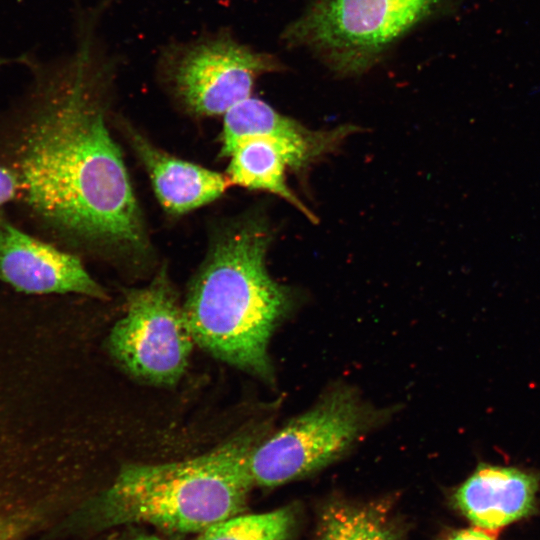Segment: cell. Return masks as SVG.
Segmentation results:
<instances>
[{"label": "cell", "instance_id": "6da1fadb", "mask_svg": "<svg viewBox=\"0 0 540 540\" xmlns=\"http://www.w3.org/2000/svg\"><path fill=\"white\" fill-rule=\"evenodd\" d=\"M109 63L83 35L71 56L38 75L12 149L19 196L64 236L127 252L147 237L102 97Z\"/></svg>", "mask_w": 540, "mask_h": 540}, {"label": "cell", "instance_id": "7a4b0ae2", "mask_svg": "<svg viewBox=\"0 0 540 540\" xmlns=\"http://www.w3.org/2000/svg\"><path fill=\"white\" fill-rule=\"evenodd\" d=\"M270 231L249 220L223 232L191 281L183 304L195 344L217 359L272 382V334L291 308L289 289L265 265Z\"/></svg>", "mask_w": 540, "mask_h": 540}, {"label": "cell", "instance_id": "3957f363", "mask_svg": "<svg viewBox=\"0 0 540 540\" xmlns=\"http://www.w3.org/2000/svg\"><path fill=\"white\" fill-rule=\"evenodd\" d=\"M269 422H252L200 456L170 463L130 464L89 505L98 528L149 524L201 533L242 514L254 487L249 460Z\"/></svg>", "mask_w": 540, "mask_h": 540}, {"label": "cell", "instance_id": "277c9868", "mask_svg": "<svg viewBox=\"0 0 540 540\" xmlns=\"http://www.w3.org/2000/svg\"><path fill=\"white\" fill-rule=\"evenodd\" d=\"M464 0H311L287 24L281 40L304 49L333 74L363 75L407 34L451 16Z\"/></svg>", "mask_w": 540, "mask_h": 540}, {"label": "cell", "instance_id": "5b68a950", "mask_svg": "<svg viewBox=\"0 0 540 540\" xmlns=\"http://www.w3.org/2000/svg\"><path fill=\"white\" fill-rule=\"evenodd\" d=\"M379 418L351 388L332 389L254 448L249 460L254 486H278L323 468L346 453Z\"/></svg>", "mask_w": 540, "mask_h": 540}, {"label": "cell", "instance_id": "8992f818", "mask_svg": "<svg viewBox=\"0 0 540 540\" xmlns=\"http://www.w3.org/2000/svg\"><path fill=\"white\" fill-rule=\"evenodd\" d=\"M194 344L183 305L164 268L147 286L126 293L125 314L108 339L112 356L126 372L164 386L182 377Z\"/></svg>", "mask_w": 540, "mask_h": 540}, {"label": "cell", "instance_id": "52a82bcc", "mask_svg": "<svg viewBox=\"0 0 540 540\" xmlns=\"http://www.w3.org/2000/svg\"><path fill=\"white\" fill-rule=\"evenodd\" d=\"M285 69L277 56L224 33L180 49L169 74L176 95L189 110L214 116L249 98L259 76Z\"/></svg>", "mask_w": 540, "mask_h": 540}, {"label": "cell", "instance_id": "ba28073f", "mask_svg": "<svg viewBox=\"0 0 540 540\" xmlns=\"http://www.w3.org/2000/svg\"><path fill=\"white\" fill-rule=\"evenodd\" d=\"M0 281L26 294L77 293L106 298L76 256L25 233L2 216Z\"/></svg>", "mask_w": 540, "mask_h": 540}, {"label": "cell", "instance_id": "9c48e42d", "mask_svg": "<svg viewBox=\"0 0 540 540\" xmlns=\"http://www.w3.org/2000/svg\"><path fill=\"white\" fill-rule=\"evenodd\" d=\"M537 477L514 467L480 464L455 493L459 509L477 527L497 529L527 515Z\"/></svg>", "mask_w": 540, "mask_h": 540}, {"label": "cell", "instance_id": "30bf717a", "mask_svg": "<svg viewBox=\"0 0 540 540\" xmlns=\"http://www.w3.org/2000/svg\"><path fill=\"white\" fill-rule=\"evenodd\" d=\"M128 135L159 202L170 213L183 214L199 208L226 190L229 179L220 173L171 156L132 129Z\"/></svg>", "mask_w": 540, "mask_h": 540}, {"label": "cell", "instance_id": "8fae6325", "mask_svg": "<svg viewBox=\"0 0 540 540\" xmlns=\"http://www.w3.org/2000/svg\"><path fill=\"white\" fill-rule=\"evenodd\" d=\"M317 155L289 141L252 137L240 141L232 150L227 169L230 182L274 193L299 209L310 220L314 215L293 194L285 181L286 167L300 168Z\"/></svg>", "mask_w": 540, "mask_h": 540}, {"label": "cell", "instance_id": "7c38bea8", "mask_svg": "<svg viewBox=\"0 0 540 540\" xmlns=\"http://www.w3.org/2000/svg\"><path fill=\"white\" fill-rule=\"evenodd\" d=\"M342 130L310 131L297 121L282 115L265 101L250 96L223 115L221 155L228 157L244 139L270 137L305 147L318 156L344 135Z\"/></svg>", "mask_w": 540, "mask_h": 540}, {"label": "cell", "instance_id": "4fadbf2b", "mask_svg": "<svg viewBox=\"0 0 540 540\" xmlns=\"http://www.w3.org/2000/svg\"><path fill=\"white\" fill-rule=\"evenodd\" d=\"M316 540H397L380 505L333 503L322 512Z\"/></svg>", "mask_w": 540, "mask_h": 540}, {"label": "cell", "instance_id": "5bb4252c", "mask_svg": "<svg viewBox=\"0 0 540 540\" xmlns=\"http://www.w3.org/2000/svg\"><path fill=\"white\" fill-rule=\"evenodd\" d=\"M292 506L259 514H239L199 533L196 540H291L295 526Z\"/></svg>", "mask_w": 540, "mask_h": 540}, {"label": "cell", "instance_id": "9a60e30c", "mask_svg": "<svg viewBox=\"0 0 540 540\" xmlns=\"http://www.w3.org/2000/svg\"><path fill=\"white\" fill-rule=\"evenodd\" d=\"M46 514L43 503L27 489L0 484V540H28Z\"/></svg>", "mask_w": 540, "mask_h": 540}, {"label": "cell", "instance_id": "2e32d148", "mask_svg": "<svg viewBox=\"0 0 540 540\" xmlns=\"http://www.w3.org/2000/svg\"><path fill=\"white\" fill-rule=\"evenodd\" d=\"M19 196V185L9 166L0 163V208Z\"/></svg>", "mask_w": 540, "mask_h": 540}, {"label": "cell", "instance_id": "e0dca14e", "mask_svg": "<svg viewBox=\"0 0 540 540\" xmlns=\"http://www.w3.org/2000/svg\"><path fill=\"white\" fill-rule=\"evenodd\" d=\"M444 540H494L490 535L480 529H464L457 531Z\"/></svg>", "mask_w": 540, "mask_h": 540}, {"label": "cell", "instance_id": "ac0fdd59", "mask_svg": "<svg viewBox=\"0 0 540 540\" xmlns=\"http://www.w3.org/2000/svg\"><path fill=\"white\" fill-rule=\"evenodd\" d=\"M125 540H163V539L158 538V537L153 536V535L139 534V535L129 537V538L125 539Z\"/></svg>", "mask_w": 540, "mask_h": 540}]
</instances>
